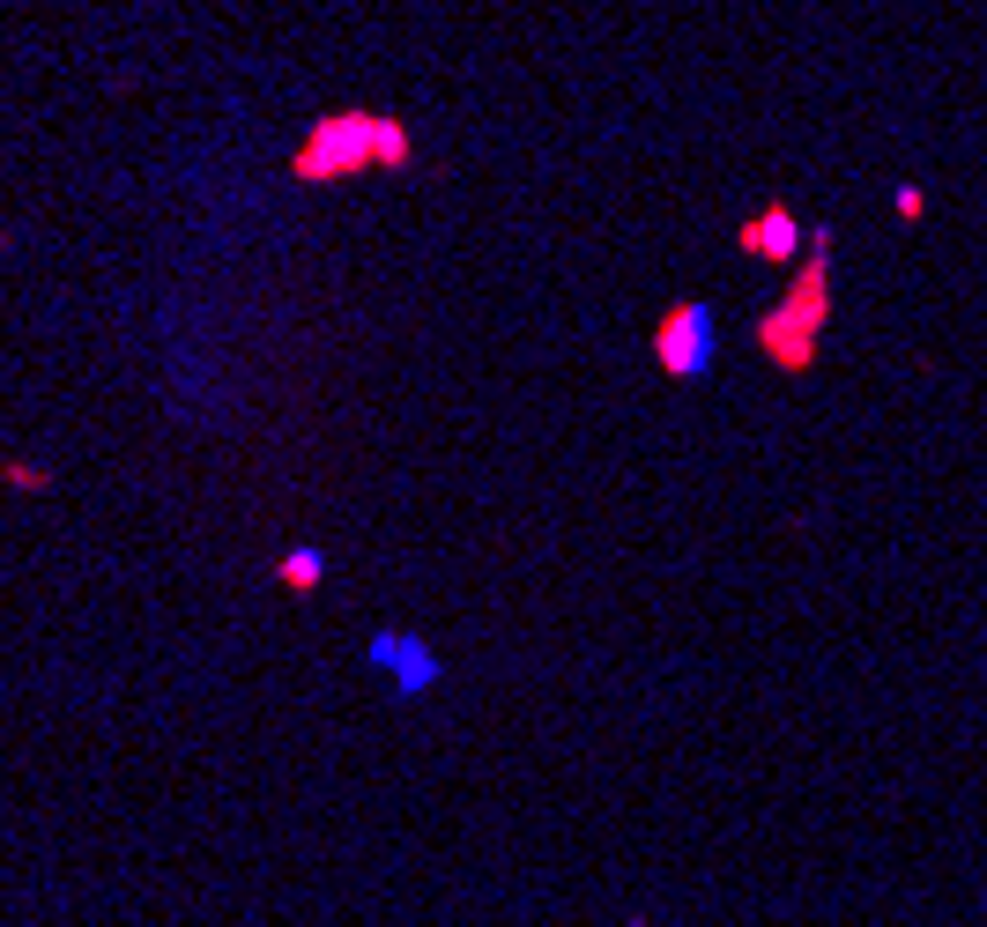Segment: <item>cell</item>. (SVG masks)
<instances>
[{"label": "cell", "mask_w": 987, "mask_h": 927, "mask_svg": "<svg viewBox=\"0 0 987 927\" xmlns=\"http://www.w3.org/2000/svg\"><path fill=\"white\" fill-rule=\"evenodd\" d=\"M824 327H832V230H810V253H802V268L780 297H772L758 327H750V342L765 349L772 371H788V379H810L816 357H824Z\"/></svg>", "instance_id": "2"}, {"label": "cell", "mask_w": 987, "mask_h": 927, "mask_svg": "<svg viewBox=\"0 0 987 927\" xmlns=\"http://www.w3.org/2000/svg\"><path fill=\"white\" fill-rule=\"evenodd\" d=\"M409 164H417V134L394 112H371V104L320 112L305 126V142L290 148L297 186H335V178H357V172H409Z\"/></svg>", "instance_id": "1"}, {"label": "cell", "mask_w": 987, "mask_h": 927, "mask_svg": "<svg viewBox=\"0 0 987 927\" xmlns=\"http://www.w3.org/2000/svg\"><path fill=\"white\" fill-rule=\"evenodd\" d=\"M891 216L921 223V216H928V194H921V186H891Z\"/></svg>", "instance_id": "7"}, {"label": "cell", "mask_w": 987, "mask_h": 927, "mask_svg": "<svg viewBox=\"0 0 987 927\" xmlns=\"http://www.w3.org/2000/svg\"><path fill=\"white\" fill-rule=\"evenodd\" d=\"M713 305H698V297H676L661 319H654V364L676 379V387H691L713 371Z\"/></svg>", "instance_id": "3"}, {"label": "cell", "mask_w": 987, "mask_h": 927, "mask_svg": "<svg viewBox=\"0 0 987 927\" xmlns=\"http://www.w3.org/2000/svg\"><path fill=\"white\" fill-rule=\"evenodd\" d=\"M0 475H8L16 490H52V475H45V467H30V461H8Z\"/></svg>", "instance_id": "8"}, {"label": "cell", "mask_w": 987, "mask_h": 927, "mask_svg": "<svg viewBox=\"0 0 987 927\" xmlns=\"http://www.w3.org/2000/svg\"><path fill=\"white\" fill-rule=\"evenodd\" d=\"M275 579L290 586L297 601H305V594H320V579H327V549H312V542L282 549V557H275Z\"/></svg>", "instance_id": "6"}, {"label": "cell", "mask_w": 987, "mask_h": 927, "mask_svg": "<svg viewBox=\"0 0 987 927\" xmlns=\"http://www.w3.org/2000/svg\"><path fill=\"white\" fill-rule=\"evenodd\" d=\"M736 245L750 253V260H772V268H794L802 253H810V223L794 216L788 200H765V208H750V216L736 223Z\"/></svg>", "instance_id": "5"}, {"label": "cell", "mask_w": 987, "mask_h": 927, "mask_svg": "<svg viewBox=\"0 0 987 927\" xmlns=\"http://www.w3.org/2000/svg\"><path fill=\"white\" fill-rule=\"evenodd\" d=\"M364 668H379V676L394 683V698H431V690L445 683V660L431 653V638H417V631H379L364 646Z\"/></svg>", "instance_id": "4"}]
</instances>
